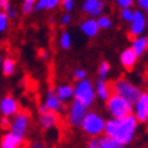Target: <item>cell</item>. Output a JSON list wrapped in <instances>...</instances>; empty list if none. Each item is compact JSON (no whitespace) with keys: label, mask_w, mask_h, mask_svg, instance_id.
<instances>
[{"label":"cell","mask_w":148,"mask_h":148,"mask_svg":"<svg viewBox=\"0 0 148 148\" xmlns=\"http://www.w3.org/2000/svg\"><path fill=\"white\" fill-rule=\"evenodd\" d=\"M139 130V122L135 116L128 115L121 119H109L106 120L104 135L115 140L122 146L130 145Z\"/></svg>","instance_id":"cell-1"},{"label":"cell","mask_w":148,"mask_h":148,"mask_svg":"<svg viewBox=\"0 0 148 148\" xmlns=\"http://www.w3.org/2000/svg\"><path fill=\"white\" fill-rule=\"evenodd\" d=\"M104 117L97 112L89 110L87 115L84 116L79 128L83 130L84 134H87L90 138H100L104 134Z\"/></svg>","instance_id":"cell-2"},{"label":"cell","mask_w":148,"mask_h":148,"mask_svg":"<svg viewBox=\"0 0 148 148\" xmlns=\"http://www.w3.org/2000/svg\"><path fill=\"white\" fill-rule=\"evenodd\" d=\"M112 90L114 94L126 98L132 104L136 102L143 92L139 87H136L126 77H119L117 79H115L114 83L112 84Z\"/></svg>","instance_id":"cell-3"},{"label":"cell","mask_w":148,"mask_h":148,"mask_svg":"<svg viewBox=\"0 0 148 148\" xmlns=\"http://www.w3.org/2000/svg\"><path fill=\"white\" fill-rule=\"evenodd\" d=\"M106 109L110 119H121L133 114V104L114 92L106 101Z\"/></svg>","instance_id":"cell-4"},{"label":"cell","mask_w":148,"mask_h":148,"mask_svg":"<svg viewBox=\"0 0 148 148\" xmlns=\"http://www.w3.org/2000/svg\"><path fill=\"white\" fill-rule=\"evenodd\" d=\"M73 100L81 102L83 106H85L88 109L94 104L96 100V92H95V87L94 82L89 79L88 77L77 81L76 84L73 85Z\"/></svg>","instance_id":"cell-5"},{"label":"cell","mask_w":148,"mask_h":148,"mask_svg":"<svg viewBox=\"0 0 148 148\" xmlns=\"http://www.w3.org/2000/svg\"><path fill=\"white\" fill-rule=\"evenodd\" d=\"M30 123H31L30 114L25 112V110H19L13 117H11V125L8 132L20 139L25 140L30 128Z\"/></svg>","instance_id":"cell-6"},{"label":"cell","mask_w":148,"mask_h":148,"mask_svg":"<svg viewBox=\"0 0 148 148\" xmlns=\"http://www.w3.org/2000/svg\"><path fill=\"white\" fill-rule=\"evenodd\" d=\"M88 112H89V109L85 106H83L81 102L76 100H72L68 109V115H66L68 123L71 127L79 128L84 116L87 115Z\"/></svg>","instance_id":"cell-7"},{"label":"cell","mask_w":148,"mask_h":148,"mask_svg":"<svg viewBox=\"0 0 148 148\" xmlns=\"http://www.w3.org/2000/svg\"><path fill=\"white\" fill-rule=\"evenodd\" d=\"M147 27V18L145 12L141 10H134V17L129 23V36L130 37H138L143 34Z\"/></svg>","instance_id":"cell-8"},{"label":"cell","mask_w":148,"mask_h":148,"mask_svg":"<svg viewBox=\"0 0 148 148\" xmlns=\"http://www.w3.org/2000/svg\"><path fill=\"white\" fill-rule=\"evenodd\" d=\"M19 110V102L13 95L8 94L0 98V114H1V116L13 117Z\"/></svg>","instance_id":"cell-9"},{"label":"cell","mask_w":148,"mask_h":148,"mask_svg":"<svg viewBox=\"0 0 148 148\" xmlns=\"http://www.w3.org/2000/svg\"><path fill=\"white\" fill-rule=\"evenodd\" d=\"M133 115L139 123L148 122V92H142L139 100L133 104Z\"/></svg>","instance_id":"cell-10"},{"label":"cell","mask_w":148,"mask_h":148,"mask_svg":"<svg viewBox=\"0 0 148 148\" xmlns=\"http://www.w3.org/2000/svg\"><path fill=\"white\" fill-rule=\"evenodd\" d=\"M106 7L104 0H83L82 10L84 13H87L91 18H97L103 14Z\"/></svg>","instance_id":"cell-11"},{"label":"cell","mask_w":148,"mask_h":148,"mask_svg":"<svg viewBox=\"0 0 148 148\" xmlns=\"http://www.w3.org/2000/svg\"><path fill=\"white\" fill-rule=\"evenodd\" d=\"M43 103L46 106L47 110L53 112L56 114H60V113H63L64 110H65L64 103L58 98V96L55 92V89H49L46 91L45 98H44V102Z\"/></svg>","instance_id":"cell-12"},{"label":"cell","mask_w":148,"mask_h":148,"mask_svg":"<svg viewBox=\"0 0 148 148\" xmlns=\"http://www.w3.org/2000/svg\"><path fill=\"white\" fill-rule=\"evenodd\" d=\"M95 87V92H96V98L101 100L103 102H106L108 98L110 97V95L113 94L112 90V84H109L107 81L104 79H100L97 78V81L94 83Z\"/></svg>","instance_id":"cell-13"},{"label":"cell","mask_w":148,"mask_h":148,"mask_svg":"<svg viewBox=\"0 0 148 148\" xmlns=\"http://www.w3.org/2000/svg\"><path fill=\"white\" fill-rule=\"evenodd\" d=\"M79 29L85 36L89 37V38H92V37L97 36L98 31H100V27H98L96 18H91V17L83 19L79 23Z\"/></svg>","instance_id":"cell-14"},{"label":"cell","mask_w":148,"mask_h":148,"mask_svg":"<svg viewBox=\"0 0 148 148\" xmlns=\"http://www.w3.org/2000/svg\"><path fill=\"white\" fill-rule=\"evenodd\" d=\"M38 122H39V125L43 129L50 130V129H53L58 125L59 117H58V114L49 110V112H46L44 114H39Z\"/></svg>","instance_id":"cell-15"},{"label":"cell","mask_w":148,"mask_h":148,"mask_svg":"<svg viewBox=\"0 0 148 148\" xmlns=\"http://www.w3.org/2000/svg\"><path fill=\"white\" fill-rule=\"evenodd\" d=\"M138 56L133 51L132 47H126L125 50H122L121 53H120V62L122 66L127 69V70H132L133 66L136 64L138 62Z\"/></svg>","instance_id":"cell-16"},{"label":"cell","mask_w":148,"mask_h":148,"mask_svg":"<svg viewBox=\"0 0 148 148\" xmlns=\"http://www.w3.org/2000/svg\"><path fill=\"white\" fill-rule=\"evenodd\" d=\"M55 92L63 103H65L68 101H72L73 100V92H75V90H73V84L60 83L56 87Z\"/></svg>","instance_id":"cell-17"},{"label":"cell","mask_w":148,"mask_h":148,"mask_svg":"<svg viewBox=\"0 0 148 148\" xmlns=\"http://www.w3.org/2000/svg\"><path fill=\"white\" fill-rule=\"evenodd\" d=\"M24 140L7 132L0 138V148H21Z\"/></svg>","instance_id":"cell-18"},{"label":"cell","mask_w":148,"mask_h":148,"mask_svg":"<svg viewBox=\"0 0 148 148\" xmlns=\"http://www.w3.org/2000/svg\"><path fill=\"white\" fill-rule=\"evenodd\" d=\"M130 47L133 49V51L136 53L138 57H141L148 50V36L141 34L138 37H134L132 40Z\"/></svg>","instance_id":"cell-19"},{"label":"cell","mask_w":148,"mask_h":148,"mask_svg":"<svg viewBox=\"0 0 148 148\" xmlns=\"http://www.w3.org/2000/svg\"><path fill=\"white\" fill-rule=\"evenodd\" d=\"M16 68H17V63L16 59L12 57H6L4 58L3 63H1V71L5 76H11L16 72Z\"/></svg>","instance_id":"cell-20"},{"label":"cell","mask_w":148,"mask_h":148,"mask_svg":"<svg viewBox=\"0 0 148 148\" xmlns=\"http://www.w3.org/2000/svg\"><path fill=\"white\" fill-rule=\"evenodd\" d=\"M62 0H37L34 5V11H43V10H52L56 8Z\"/></svg>","instance_id":"cell-21"},{"label":"cell","mask_w":148,"mask_h":148,"mask_svg":"<svg viewBox=\"0 0 148 148\" xmlns=\"http://www.w3.org/2000/svg\"><path fill=\"white\" fill-rule=\"evenodd\" d=\"M98 148H126L125 146L120 145L115 140L108 138L107 135L100 136V142H98Z\"/></svg>","instance_id":"cell-22"},{"label":"cell","mask_w":148,"mask_h":148,"mask_svg":"<svg viewBox=\"0 0 148 148\" xmlns=\"http://www.w3.org/2000/svg\"><path fill=\"white\" fill-rule=\"evenodd\" d=\"M110 63L108 60H101L100 64H98V69H97V75H98V78L100 79H107V77L109 76V72H110Z\"/></svg>","instance_id":"cell-23"},{"label":"cell","mask_w":148,"mask_h":148,"mask_svg":"<svg viewBox=\"0 0 148 148\" xmlns=\"http://www.w3.org/2000/svg\"><path fill=\"white\" fill-rule=\"evenodd\" d=\"M71 44H72V37H71L70 32L66 30L62 31V33L59 36V45L62 46V49L68 50V49H70Z\"/></svg>","instance_id":"cell-24"},{"label":"cell","mask_w":148,"mask_h":148,"mask_svg":"<svg viewBox=\"0 0 148 148\" xmlns=\"http://www.w3.org/2000/svg\"><path fill=\"white\" fill-rule=\"evenodd\" d=\"M96 20L100 29H110L113 26V19L108 14H101L100 17L96 18Z\"/></svg>","instance_id":"cell-25"},{"label":"cell","mask_w":148,"mask_h":148,"mask_svg":"<svg viewBox=\"0 0 148 148\" xmlns=\"http://www.w3.org/2000/svg\"><path fill=\"white\" fill-rule=\"evenodd\" d=\"M37 0H23L21 3V12L24 14H30L32 11H34V5Z\"/></svg>","instance_id":"cell-26"},{"label":"cell","mask_w":148,"mask_h":148,"mask_svg":"<svg viewBox=\"0 0 148 148\" xmlns=\"http://www.w3.org/2000/svg\"><path fill=\"white\" fill-rule=\"evenodd\" d=\"M120 17L122 20H125L127 23H130L133 17H134V8L128 7V8H121L120 11Z\"/></svg>","instance_id":"cell-27"},{"label":"cell","mask_w":148,"mask_h":148,"mask_svg":"<svg viewBox=\"0 0 148 148\" xmlns=\"http://www.w3.org/2000/svg\"><path fill=\"white\" fill-rule=\"evenodd\" d=\"M10 24V18L4 11H0V32H4L7 30Z\"/></svg>","instance_id":"cell-28"},{"label":"cell","mask_w":148,"mask_h":148,"mask_svg":"<svg viewBox=\"0 0 148 148\" xmlns=\"http://www.w3.org/2000/svg\"><path fill=\"white\" fill-rule=\"evenodd\" d=\"M72 76L75 77L77 81H81V79H84V78H87V70H85L84 68H76L75 70L72 71Z\"/></svg>","instance_id":"cell-29"},{"label":"cell","mask_w":148,"mask_h":148,"mask_svg":"<svg viewBox=\"0 0 148 148\" xmlns=\"http://www.w3.org/2000/svg\"><path fill=\"white\" fill-rule=\"evenodd\" d=\"M60 5L65 12H69L70 13V12L73 10V7H75V0H62Z\"/></svg>","instance_id":"cell-30"},{"label":"cell","mask_w":148,"mask_h":148,"mask_svg":"<svg viewBox=\"0 0 148 148\" xmlns=\"http://www.w3.org/2000/svg\"><path fill=\"white\" fill-rule=\"evenodd\" d=\"M4 12L7 14V17H8L10 19H14V18L17 17V10L14 8V6L12 5V4H10V5L4 10Z\"/></svg>","instance_id":"cell-31"},{"label":"cell","mask_w":148,"mask_h":148,"mask_svg":"<svg viewBox=\"0 0 148 148\" xmlns=\"http://www.w3.org/2000/svg\"><path fill=\"white\" fill-rule=\"evenodd\" d=\"M71 19H72V16H71V13H69V12H65V13L60 17V19H59V23H60V25L62 26H66L68 24H70V21H71Z\"/></svg>","instance_id":"cell-32"},{"label":"cell","mask_w":148,"mask_h":148,"mask_svg":"<svg viewBox=\"0 0 148 148\" xmlns=\"http://www.w3.org/2000/svg\"><path fill=\"white\" fill-rule=\"evenodd\" d=\"M121 8H128L134 5V0H115Z\"/></svg>","instance_id":"cell-33"},{"label":"cell","mask_w":148,"mask_h":148,"mask_svg":"<svg viewBox=\"0 0 148 148\" xmlns=\"http://www.w3.org/2000/svg\"><path fill=\"white\" fill-rule=\"evenodd\" d=\"M11 125V117H6V116H1L0 117V127L1 128H6L8 129Z\"/></svg>","instance_id":"cell-34"},{"label":"cell","mask_w":148,"mask_h":148,"mask_svg":"<svg viewBox=\"0 0 148 148\" xmlns=\"http://www.w3.org/2000/svg\"><path fill=\"white\" fill-rule=\"evenodd\" d=\"M136 4L141 11L148 13V0H136Z\"/></svg>","instance_id":"cell-35"},{"label":"cell","mask_w":148,"mask_h":148,"mask_svg":"<svg viewBox=\"0 0 148 148\" xmlns=\"http://www.w3.org/2000/svg\"><path fill=\"white\" fill-rule=\"evenodd\" d=\"M31 148H47L46 145L44 142H40V141H33L31 143Z\"/></svg>","instance_id":"cell-36"},{"label":"cell","mask_w":148,"mask_h":148,"mask_svg":"<svg viewBox=\"0 0 148 148\" xmlns=\"http://www.w3.org/2000/svg\"><path fill=\"white\" fill-rule=\"evenodd\" d=\"M11 4L10 0H0V11H4Z\"/></svg>","instance_id":"cell-37"},{"label":"cell","mask_w":148,"mask_h":148,"mask_svg":"<svg viewBox=\"0 0 148 148\" xmlns=\"http://www.w3.org/2000/svg\"><path fill=\"white\" fill-rule=\"evenodd\" d=\"M46 112H49L47 108H46V106H45L44 103H40V104L38 106V114H44V113H46Z\"/></svg>","instance_id":"cell-38"},{"label":"cell","mask_w":148,"mask_h":148,"mask_svg":"<svg viewBox=\"0 0 148 148\" xmlns=\"http://www.w3.org/2000/svg\"><path fill=\"white\" fill-rule=\"evenodd\" d=\"M38 55L40 58H47L49 56V51L46 50V49H40V50L38 51Z\"/></svg>","instance_id":"cell-39"},{"label":"cell","mask_w":148,"mask_h":148,"mask_svg":"<svg viewBox=\"0 0 148 148\" xmlns=\"http://www.w3.org/2000/svg\"><path fill=\"white\" fill-rule=\"evenodd\" d=\"M1 63H3V58H1V56H0V68H1Z\"/></svg>","instance_id":"cell-40"},{"label":"cell","mask_w":148,"mask_h":148,"mask_svg":"<svg viewBox=\"0 0 148 148\" xmlns=\"http://www.w3.org/2000/svg\"><path fill=\"white\" fill-rule=\"evenodd\" d=\"M147 24H148V20H147Z\"/></svg>","instance_id":"cell-41"}]
</instances>
